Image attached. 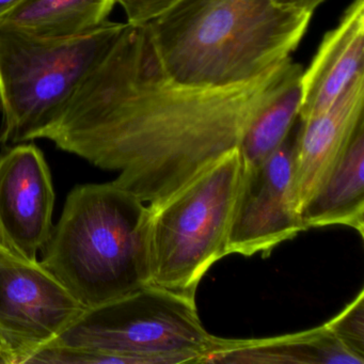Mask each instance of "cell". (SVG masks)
Wrapping results in <instances>:
<instances>
[{"label": "cell", "mask_w": 364, "mask_h": 364, "mask_svg": "<svg viewBox=\"0 0 364 364\" xmlns=\"http://www.w3.org/2000/svg\"><path fill=\"white\" fill-rule=\"evenodd\" d=\"M0 355H5V357L8 358V360H9L10 364H14V359H12L11 355L8 353L7 348H6L1 340H0Z\"/></svg>", "instance_id": "20"}, {"label": "cell", "mask_w": 364, "mask_h": 364, "mask_svg": "<svg viewBox=\"0 0 364 364\" xmlns=\"http://www.w3.org/2000/svg\"><path fill=\"white\" fill-rule=\"evenodd\" d=\"M22 0H0V18L5 16L12 8L21 3Z\"/></svg>", "instance_id": "19"}, {"label": "cell", "mask_w": 364, "mask_h": 364, "mask_svg": "<svg viewBox=\"0 0 364 364\" xmlns=\"http://www.w3.org/2000/svg\"><path fill=\"white\" fill-rule=\"evenodd\" d=\"M87 309L40 264L0 246V340L25 364Z\"/></svg>", "instance_id": "7"}, {"label": "cell", "mask_w": 364, "mask_h": 364, "mask_svg": "<svg viewBox=\"0 0 364 364\" xmlns=\"http://www.w3.org/2000/svg\"><path fill=\"white\" fill-rule=\"evenodd\" d=\"M55 193L48 163L35 144L0 155V246L37 263L53 232Z\"/></svg>", "instance_id": "9"}, {"label": "cell", "mask_w": 364, "mask_h": 364, "mask_svg": "<svg viewBox=\"0 0 364 364\" xmlns=\"http://www.w3.org/2000/svg\"><path fill=\"white\" fill-rule=\"evenodd\" d=\"M149 208L114 183L77 186L40 264L86 309L150 284Z\"/></svg>", "instance_id": "3"}, {"label": "cell", "mask_w": 364, "mask_h": 364, "mask_svg": "<svg viewBox=\"0 0 364 364\" xmlns=\"http://www.w3.org/2000/svg\"><path fill=\"white\" fill-rule=\"evenodd\" d=\"M345 350L364 363V291L325 323Z\"/></svg>", "instance_id": "16"}, {"label": "cell", "mask_w": 364, "mask_h": 364, "mask_svg": "<svg viewBox=\"0 0 364 364\" xmlns=\"http://www.w3.org/2000/svg\"><path fill=\"white\" fill-rule=\"evenodd\" d=\"M364 73V0H353L336 28L323 36L301 74L299 120L327 110Z\"/></svg>", "instance_id": "11"}, {"label": "cell", "mask_w": 364, "mask_h": 364, "mask_svg": "<svg viewBox=\"0 0 364 364\" xmlns=\"http://www.w3.org/2000/svg\"><path fill=\"white\" fill-rule=\"evenodd\" d=\"M326 1L327 0H277V3L285 7L302 10L310 14H314L315 10Z\"/></svg>", "instance_id": "18"}, {"label": "cell", "mask_w": 364, "mask_h": 364, "mask_svg": "<svg viewBox=\"0 0 364 364\" xmlns=\"http://www.w3.org/2000/svg\"><path fill=\"white\" fill-rule=\"evenodd\" d=\"M240 176L236 149L169 197L149 204V285L196 299L204 274L228 255Z\"/></svg>", "instance_id": "5"}, {"label": "cell", "mask_w": 364, "mask_h": 364, "mask_svg": "<svg viewBox=\"0 0 364 364\" xmlns=\"http://www.w3.org/2000/svg\"><path fill=\"white\" fill-rule=\"evenodd\" d=\"M117 0H22L0 26L43 37H69L108 21Z\"/></svg>", "instance_id": "14"}, {"label": "cell", "mask_w": 364, "mask_h": 364, "mask_svg": "<svg viewBox=\"0 0 364 364\" xmlns=\"http://www.w3.org/2000/svg\"><path fill=\"white\" fill-rule=\"evenodd\" d=\"M200 363L363 364L343 348L325 323L298 333L253 340L213 336Z\"/></svg>", "instance_id": "12"}, {"label": "cell", "mask_w": 364, "mask_h": 364, "mask_svg": "<svg viewBox=\"0 0 364 364\" xmlns=\"http://www.w3.org/2000/svg\"><path fill=\"white\" fill-rule=\"evenodd\" d=\"M180 0H117L132 25L148 24Z\"/></svg>", "instance_id": "17"}, {"label": "cell", "mask_w": 364, "mask_h": 364, "mask_svg": "<svg viewBox=\"0 0 364 364\" xmlns=\"http://www.w3.org/2000/svg\"><path fill=\"white\" fill-rule=\"evenodd\" d=\"M301 74L291 78L245 129L238 146L242 169L267 161L295 127L301 103Z\"/></svg>", "instance_id": "15"}, {"label": "cell", "mask_w": 364, "mask_h": 364, "mask_svg": "<svg viewBox=\"0 0 364 364\" xmlns=\"http://www.w3.org/2000/svg\"><path fill=\"white\" fill-rule=\"evenodd\" d=\"M125 23L106 21L69 37H43L0 26V140L14 146L40 139Z\"/></svg>", "instance_id": "4"}, {"label": "cell", "mask_w": 364, "mask_h": 364, "mask_svg": "<svg viewBox=\"0 0 364 364\" xmlns=\"http://www.w3.org/2000/svg\"><path fill=\"white\" fill-rule=\"evenodd\" d=\"M364 73L327 110L298 119L293 156V196L298 213L318 191L363 117Z\"/></svg>", "instance_id": "10"}, {"label": "cell", "mask_w": 364, "mask_h": 364, "mask_svg": "<svg viewBox=\"0 0 364 364\" xmlns=\"http://www.w3.org/2000/svg\"><path fill=\"white\" fill-rule=\"evenodd\" d=\"M304 231L341 225L364 235V120L318 191L300 212Z\"/></svg>", "instance_id": "13"}, {"label": "cell", "mask_w": 364, "mask_h": 364, "mask_svg": "<svg viewBox=\"0 0 364 364\" xmlns=\"http://www.w3.org/2000/svg\"><path fill=\"white\" fill-rule=\"evenodd\" d=\"M313 14L277 0H180L148 23L164 69L176 82H249L291 58Z\"/></svg>", "instance_id": "2"}, {"label": "cell", "mask_w": 364, "mask_h": 364, "mask_svg": "<svg viewBox=\"0 0 364 364\" xmlns=\"http://www.w3.org/2000/svg\"><path fill=\"white\" fill-rule=\"evenodd\" d=\"M302 70L289 58L249 82L182 84L164 69L148 24L125 23L41 138L118 172L116 186L155 203L238 149L249 123Z\"/></svg>", "instance_id": "1"}, {"label": "cell", "mask_w": 364, "mask_h": 364, "mask_svg": "<svg viewBox=\"0 0 364 364\" xmlns=\"http://www.w3.org/2000/svg\"><path fill=\"white\" fill-rule=\"evenodd\" d=\"M294 127L278 150L259 166L242 169L234 203L228 255H268L304 231L293 196Z\"/></svg>", "instance_id": "8"}, {"label": "cell", "mask_w": 364, "mask_h": 364, "mask_svg": "<svg viewBox=\"0 0 364 364\" xmlns=\"http://www.w3.org/2000/svg\"><path fill=\"white\" fill-rule=\"evenodd\" d=\"M212 338L196 299L146 285L87 309L48 345L114 353L125 364L200 363Z\"/></svg>", "instance_id": "6"}, {"label": "cell", "mask_w": 364, "mask_h": 364, "mask_svg": "<svg viewBox=\"0 0 364 364\" xmlns=\"http://www.w3.org/2000/svg\"><path fill=\"white\" fill-rule=\"evenodd\" d=\"M0 364H10V362L5 355H0Z\"/></svg>", "instance_id": "21"}]
</instances>
